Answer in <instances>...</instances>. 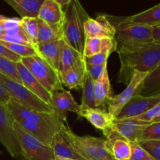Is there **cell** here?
<instances>
[{
  "label": "cell",
  "mask_w": 160,
  "mask_h": 160,
  "mask_svg": "<svg viewBox=\"0 0 160 160\" xmlns=\"http://www.w3.org/2000/svg\"><path fill=\"white\" fill-rule=\"evenodd\" d=\"M86 73L85 62L84 57L78 61L73 67L60 75L62 85L70 89H77L81 88Z\"/></svg>",
  "instance_id": "obj_21"
},
{
  "label": "cell",
  "mask_w": 160,
  "mask_h": 160,
  "mask_svg": "<svg viewBox=\"0 0 160 160\" xmlns=\"http://www.w3.org/2000/svg\"><path fill=\"white\" fill-rule=\"evenodd\" d=\"M0 43L4 45L6 48H7L9 51L15 53V54L20 56L21 58L29 57V56H39L37 49L34 48V47L20 45V44L9 43V42H3V41H0Z\"/></svg>",
  "instance_id": "obj_32"
},
{
  "label": "cell",
  "mask_w": 160,
  "mask_h": 160,
  "mask_svg": "<svg viewBox=\"0 0 160 160\" xmlns=\"http://www.w3.org/2000/svg\"><path fill=\"white\" fill-rule=\"evenodd\" d=\"M160 140V121L152 123L145 128L142 141Z\"/></svg>",
  "instance_id": "obj_36"
},
{
  "label": "cell",
  "mask_w": 160,
  "mask_h": 160,
  "mask_svg": "<svg viewBox=\"0 0 160 160\" xmlns=\"http://www.w3.org/2000/svg\"><path fill=\"white\" fill-rule=\"evenodd\" d=\"M53 108L64 120L67 118V112H72L78 115L81 110L80 105L69 91L62 89L57 91L52 95Z\"/></svg>",
  "instance_id": "obj_18"
},
{
  "label": "cell",
  "mask_w": 160,
  "mask_h": 160,
  "mask_svg": "<svg viewBox=\"0 0 160 160\" xmlns=\"http://www.w3.org/2000/svg\"><path fill=\"white\" fill-rule=\"evenodd\" d=\"M55 1L59 3L62 7H63V6H67L72 0H55Z\"/></svg>",
  "instance_id": "obj_44"
},
{
  "label": "cell",
  "mask_w": 160,
  "mask_h": 160,
  "mask_svg": "<svg viewBox=\"0 0 160 160\" xmlns=\"http://www.w3.org/2000/svg\"><path fill=\"white\" fill-rule=\"evenodd\" d=\"M82 88V100L80 105L81 109L86 108H97L95 104V81L88 74L87 71L85 73Z\"/></svg>",
  "instance_id": "obj_28"
},
{
  "label": "cell",
  "mask_w": 160,
  "mask_h": 160,
  "mask_svg": "<svg viewBox=\"0 0 160 160\" xmlns=\"http://www.w3.org/2000/svg\"><path fill=\"white\" fill-rule=\"evenodd\" d=\"M148 73L134 71L126 88L120 94L114 95L108 104V112L117 117L126 103L134 95L139 94L142 84L148 76Z\"/></svg>",
  "instance_id": "obj_10"
},
{
  "label": "cell",
  "mask_w": 160,
  "mask_h": 160,
  "mask_svg": "<svg viewBox=\"0 0 160 160\" xmlns=\"http://www.w3.org/2000/svg\"><path fill=\"white\" fill-rule=\"evenodd\" d=\"M139 145L155 159L160 160V140L143 141L141 142Z\"/></svg>",
  "instance_id": "obj_35"
},
{
  "label": "cell",
  "mask_w": 160,
  "mask_h": 160,
  "mask_svg": "<svg viewBox=\"0 0 160 160\" xmlns=\"http://www.w3.org/2000/svg\"><path fill=\"white\" fill-rule=\"evenodd\" d=\"M21 28L34 48L38 45V20L37 17H23L20 18Z\"/></svg>",
  "instance_id": "obj_30"
},
{
  "label": "cell",
  "mask_w": 160,
  "mask_h": 160,
  "mask_svg": "<svg viewBox=\"0 0 160 160\" xmlns=\"http://www.w3.org/2000/svg\"><path fill=\"white\" fill-rule=\"evenodd\" d=\"M11 99L12 98L10 95L3 88V86L0 84V102L2 103L3 105H6Z\"/></svg>",
  "instance_id": "obj_42"
},
{
  "label": "cell",
  "mask_w": 160,
  "mask_h": 160,
  "mask_svg": "<svg viewBox=\"0 0 160 160\" xmlns=\"http://www.w3.org/2000/svg\"><path fill=\"white\" fill-rule=\"evenodd\" d=\"M139 95L143 96H160V64L148 73L142 84Z\"/></svg>",
  "instance_id": "obj_27"
},
{
  "label": "cell",
  "mask_w": 160,
  "mask_h": 160,
  "mask_svg": "<svg viewBox=\"0 0 160 160\" xmlns=\"http://www.w3.org/2000/svg\"><path fill=\"white\" fill-rule=\"evenodd\" d=\"M160 116V102L155 105L152 108L148 109L147 112L138 117H133L136 120H142L144 122H148V123H153L156 120V118H158Z\"/></svg>",
  "instance_id": "obj_38"
},
{
  "label": "cell",
  "mask_w": 160,
  "mask_h": 160,
  "mask_svg": "<svg viewBox=\"0 0 160 160\" xmlns=\"http://www.w3.org/2000/svg\"><path fill=\"white\" fill-rule=\"evenodd\" d=\"M89 17L79 0H72L64 9L62 40L82 55L85 40L84 24Z\"/></svg>",
  "instance_id": "obj_4"
},
{
  "label": "cell",
  "mask_w": 160,
  "mask_h": 160,
  "mask_svg": "<svg viewBox=\"0 0 160 160\" xmlns=\"http://www.w3.org/2000/svg\"><path fill=\"white\" fill-rule=\"evenodd\" d=\"M105 147L115 160H130L131 156V144L120 135L116 130L112 129L106 136Z\"/></svg>",
  "instance_id": "obj_15"
},
{
  "label": "cell",
  "mask_w": 160,
  "mask_h": 160,
  "mask_svg": "<svg viewBox=\"0 0 160 160\" xmlns=\"http://www.w3.org/2000/svg\"><path fill=\"white\" fill-rule=\"evenodd\" d=\"M152 28L153 42H160V23L152 26Z\"/></svg>",
  "instance_id": "obj_43"
},
{
  "label": "cell",
  "mask_w": 160,
  "mask_h": 160,
  "mask_svg": "<svg viewBox=\"0 0 160 160\" xmlns=\"http://www.w3.org/2000/svg\"><path fill=\"white\" fill-rule=\"evenodd\" d=\"M159 102L160 96H143L138 94L126 103L116 119L123 120L138 117L152 108Z\"/></svg>",
  "instance_id": "obj_11"
},
{
  "label": "cell",
  "mask_w": 160,
  "mask_h": 160,
  "mask_svg": "<svg viewBox=\"0 0 160 160\" xmlns=\"http://www.w3.org/2000/svg\"><path fill=\"white\" fill-rule=\"evenodd\" d=\"M84 160H88V159H84Z\"/></svg>",
  "instance_id": "obj_49"
},
{
  "label": "cell",
  "mask_w": 160,
  "mask_h": 160,
  "mask_svg": "<svg viewBox=\"0 0 160 160\" xmlns=\"http://www.w3.org/2000/svg\"><path fill=\"white\" fill-rule=\"evenodd\" d=\"M13 128L17 134L21 151V160H54L52 149L48 145L27 132L20 124L13 121Z\"/></svg>",
  "instance_id": "obj_7"
},
{
  "label": "cell",
  "mask_w": 160,
  "mask_h": 160,
  "mask_svg": "<svg viewBox=\"0 0 160 160\" xmlns=\"http://www.w3.org/2000/svg\"><path fill=\"white\" fill-rule=\"evenodd\" d=\"M37 18L49 24H62L64 10L55 0H45L39 9Z\"/></svg>",
  "instance_id": "obj_20"
},
{
  "label": "cell",
  "mask_w": 160,
  "mask_h": 160,
  "mask_svg": "<svg viewBox=\"0 0 160 160\" xmlns=\"http://www.w3.org/2000/svg\"><path fill=\"white\" fill-rule=\"evenodd\" d=\"M20 62L51 95L57 91L64 89L59 73L41 56H33L21 58Z\"/></svg>",
  "instance_id": "obj_5"
},
{
  "label": "cell",
  "mask_w": 160,
  "mask_h": 160,
  "mask_svg": "<svg viewBox=\"0 0 160 160\" xmlns=\"http://www.w3.org/2000/svg\"><path fill=\"white\" fill-rule=\"evenodd\" d=\"M95 94L97 108H100L106 104L108 105L113 97L107 69L98 79L95 81Z\"/></svg>",
  "instance_id": "obj_23"
},
{
  "label": "cell",
  "mask_w": 160,
  "mask_h": 160,
  "mask_svg": "<svg viewBox=\"0 0 160 160\" xmlns=\"http://www.w3.org/2000/svg\"><path fill=\"white\" fill-rule=\"evenodd\" d=\"M0 143L12 158L21 160V151L13 128V120L6 105L0 102Z\"/></svg>",
  "instance_id": "obj_9"
},
{
  "label": "cell",
  "mask_w": 160,
  "mask_h": 160,
  "mask_svg": "<svg viewBox=\"0 0 160 160\" xmlns=\"http://www.w3.org/2000/svg\"><path fill=\"white\" fill-rule=\"evenodd\" d=\"M0 73L22 84L21 79L16 67V62L2 56H0Z\"/></svg>",
  "instance_id": "obj_31"
},
{
  "label": "cell",
  "mask_w": 160,
  "mask_h": 160,
  "mask_svg": "<svg viewBox=\"0 0 160 160\" xmlns=\"http://www.w3.org/2000/svg\"><path fill=\"white\" fill-rule=\"evenodd\" d=\"M4 34V29L2 28V25L1 22H0V37L2 36Z\"/></svg>",
  "instance_id": "obj_46"
},
{
  "label": "cell",
  "mask_w": 160,
  "mask_h": 160,
  "mask_svg": "<svg viewBox=\"0 0 160 160\" xmlns=\"http://www.w3.org/2000/svg\"><path fill=\"white\" fill-rule=\"evenodd\" d=\"M110 54L106 52H100L90 57H84V62L87 65H100L107 63V60Z\"/></svg>",
  "instance_id": "obj_39"
},
{
  "label": "cell",
  "mask_w": 160,
  "mask_h": 160,
  "mask_svg": "<svg viewBox=\"0 0 160 160\" xmlns=\"http://www.w3.org/2000/svg\"><path fill=\"white\" fill-rule=\"evenodd\" d=\"M84 37H106L114 38L115 29L106 14H99L95 18L89 17L84 24Z\"/></svg>",
  "instance_id": "obj_16"
},
{
  "label": "cell",
  "mask_w": 160,
  "mask_h": 160,
  "mask_svg": "<svg viewBox=\"0 0 160 160\" xmlns=\"http://www.w3.org/2000/svg\"><path fill=\"white\" fill-rule=\"evenodd\" d=\"M83 57L84 56L80 53L78 50L70 46L64 40H62L59 67V77Z\"/></svg>",
  "instance_id": "obj_26"
},
{
  "label": "cell",
  "mask_w": 160,
  "mask_h": 160,
  "mask_svg": "<svg viewBox=\"0 0 160 160\" xmlns=\"http://www.w3.org/2000/svg\"><path fill=\"white\" fill-rule=\"evenodd\" d=\"M66 127L64 125L60 131H58L52 140L50 148L52 149L55 157H62L76 160H84L79 153L75 149L74 146L66 133Z\"/></svg>",
  "instance_id": "obj_17"
},
{
  "label": "cell",
  "mask_w": 160,
  "mask_h": 160,
  "mask_svg": "<svg viewBox=\"0 0 160 160\" xmlns=\"http://www.w3.org/2000/svg\"><path fill=\"white\" fill-rule=\"evenodd\" d=\"M2 151H1V150H0V156H1V155H2Z\"/></svg>",
  "instance_id": "obj_48"
},
{
  "label": "cell",
  "mask_w": 160,
  "mask_h": 160,
  "mask_svg": "<svg viewBox=\"0 0 160 160\" xmlns=\"http://www.w3.org/2000/svg\"><path fill=\"white\" fill-rule=\"evenodd\" d=\"M85 67L86 71L92 77V79L94 81H96L102 76L103 72L107 69V63L100 64V65H87L85 63Z\"/></svg>",
  "instance_id": "obj_40"
},
{
  "label": "cell",
  "mask_w": 160,
  "mask_h": 160,
  "mask_svg": "<svg viewBox=\"0 0 160 160\" xmlns=\"http://www.w3.org/2000/svg\"><path fill=\"white\" fill-rule=\"evenodd\" d=\"M117 43L114 38L106 37L85 38L83 56L90 57L100 52H106L111 54L116 52Z\"/></svg>",
  "instance_id": "obj_19"
},
{
  "label": "cell",
  "mask_w": 160,
  "mask_h": 160,
  "mask_svg": "<svg viewBox=\"0 0 160 160\" xmlns=\"http://www.w3.org/2000/svg\"><path fill=\"white\" fill-rule=\"evenodd\" d=\"M116 52L120 61L119 83L128 84L134 71L149 73L160 64V42L121 47Z\"/></svg>",
  "instance_id": "obj_2"
},
{
  "label": "cell",
  "mask_w": 160,
  "mask_h": 160,
  "mask_svg": "<svg viewBox=\"0 0 160 160\" xmlns=\"http://www.w3.org/2000/svg\"><path fill=\"white\" fill-rule=\"evenodd\" d=\"M62 40L38 45L36 48L39 56H41L58 73H59Z\"/></svg>",
  "instance_id": "obj_22"
},
{
  "label": "cell",
  "mask_w": 160,
  "mask_h": 160,
  "mask_svg": "<svg viewBox=\"0 0 160 160\" xmlns=\"http://www.w3.org/2000/svg\"><path fill=\"white\" fill-rule=\"evenodd\" d=\"M78 117L85 118L92 126L102 131L105 136L112 129L116 117L101 108H86L80 110Z\"/></svg>",
  "instance_id": "obj_14"
},
{
  "label": "cell",
  "mask_w": 160,
  "mask_h": 160,
  "mask_svg": "<svg viewBox=\"0 0 160 160\" xmlns=\"http://www.w3.org/2000/svg\"><path fill=\"white\" fill-rule=\"evenodd\" d=\"M0 41L9 42V43L20 44V45L34 47L32 45V44H31V41L29 40L28 36H27L26 34L24 33V31H23V29H22L20 32L17 33V34H12V35H6V34H3L2 36L0 37Z\"/></svg>",
  "instance_id": "obj_34"
},
{
  "label": "cell",
  "mask_w": 160,
  "mask_h": 160,
  "mask_svg": "<svg viewBox=\"0 0 160 160\" xmlns=\"http://www.w3.org/2000/svg\"><path fill=\"white\" fill-rule=\"evenodd\" d=\"M54 160H76L73 159H68V158H62V157H58V156H56L55 157Z\"/></svg>",
  "instance_id": "obj_45"
},
{
  "label": "cell",
  "mask_w": 160,
  "mask_h": 160,
  "mask_svg": "<svg viewBox=\"0 0 160 160\" xmlns=\"http://www.w3.org/2000/svg\"><path fill=\"white\" fill-rule=\"evenodd\" d=\"M106 17L115 29L114 39L117 43V49L121 47L153 42L151 26L134 23L128 17H115L107 14Z\"/></svg>",
  "instance_id": "obj_3"
},
{
  "label": "cell",
  "mask_w": 160,
  "mask_h": 160,
  "mask_svg": "<svg viewBox=\"0 0 160 160\" xmlns=\"http://www.w3.org/2000/svg\"><path fill=\"white\" fill-rule=\"evenodd\" d=\"M131 156L130 160H156L139 144H131Z\"/></svg>",
  "instance_id": "obj_37"
},
{
  "label": "cell",
  "mask_w": 160,
  "mask_h": 160,
  "mask_svg": "<svg viewBox=\"0 0 160 160\" xmlns=\"http://www.w3.org/2000/svg\"><path fill=\"white\" fill-rule=\"evenodd\" d=\"M131 21L142 24L155 26L160 23V3L135 15L128 17Z\"/></svg>",
  "instance_id": "obj_29"
},
{
  "label": "cell",
  "mask_w": 160,
  "mask_h": 160,
  "mask_svg": "<svg viewBox=\"0 0 160 160\" xmlns=\"http://www.w3.org/2000/svg\"><path fill=\"white\" fill-rule=\"evenodd\" d=\"M38 20V45L56 42L63 38L62 24H49Z\"/></svg>",
  "instance_id": "obj_24"
},
{
  "label": "cell",
  "mask_w": 160,
  "mask_h": 160,
  "mask_svg": "<svg viewBox=\"0 0 160 160\" xmlns=\"http://www.w3.org/2000/svg\"><path fill=\"white\" fill-rule=\"evenodd\" d=\"M16 67L21 79L22 84L45 104L53 108L52 95L43 87L42 84L33 76L21 62H16ZM54 109V108H53Z\"/></svg>",
  "instance_id": "obj_13"
},
{
  "label": "cell",
  "mask_w": 160,
  "mask_h": 160,
  "mask_svg": "<svg viewBox=\"0 0 160 160\" xmlns=\"http://www.w3.org/2000/svg\"><path fill=\"white\" fill-rule=\"evenodd\" d=\"M0 84L3 86L12 99L17 101L23 106L42 112H56L52 107L41 101L23 84L10 79L2 73H0Z\"/></svg>",
  "instance_id": "obj_8"
},
{
  "label": "cell",
  "mask_w": 160,
  "mask_h": 160,
  "mask_svg": "<svg viewBox=\"0 0 160 160\" xmlns=\"http://www.w3.org/2000/svg\"><path fill=\"white\" fill-rule=\"evenodd\" d=\"M151 123L134 118L123 120L116 119L112 129L116 130L131 144H139L142 141V136L145 128Z\"/></svg>",
  "instance_id": "obj_12"
},
{
  "label": "cell",
  "mask_w": 160,
  "mask_h": 160,
  "mask_svg": "<svg viewBox=\"0 0 160 160\" xmlns=\"http://www.w3.org/2000/svg\"><path fill=\"white\" fill-rule=\"evenodd\" d=\"M6 106L13 121L49 147L55 134L65 125L66 120L56 112L34 110L12 98Z\"/></svg>",
  "instance_id": "obj_1"
},
{
  "label": "cell",
  "mask_w": 160,
  "mask_h": 160,
  "mask_svg": "<svg viewBox=\"0 0 160 160\" xmlns=\"http://www.w3.org/2000/svg\"><path fill=\"white\" fill-rule=\"evenodd\" d=\"M14 10L23 17H38L39 9L45 0H4Z\"/></svg>",
  "instance_id": "obj_25"
},
{
  "label": "cell",
  "mask_w": 160,
  "mask_h": 160,
  "mask_svg": "<svg viewBox=\"0 0 160 160\" xmlns=\"http://www.w3.org/2000/svg\"><path fill=\"white\" fill-rule=\"evenodd\" d=\"M0 22L4 29V34H6V35L17 34L22 30L20 19L19 18H16V17L9 18V17L0 15Z\"/></svg>",
  "instance_id": "obj_33"
},
{
  "label": "cell",
  "mask_w": 160,
  "mask_h": 160,
  "mask_svg": "<svg viewBox=\"0 0 160 160\" xmlns=\"http://www.w3.org/2000/svg\"><path fill=\"white\" fill-rule=\"evenodd\" d=\"M0 56H4V57L7 58V59H10V60L13 61L15 62H20L21 60V57L20 56H17V54L9 51L7 48H6L1 43H0Z\"/></svg>",
  "instance_id": "obj_41"
},
{
  "label": "cell",
  "mask_w": 160,
  "mask_h": 160,
  "mask_svg": "<svg viewBox=\"0 0 160 160\" xmlns=\"http://www.w3.org/2000/svg\"><path fill=\"white\" fill-rule=\"evenodd\" d=\"M159 121H160V116H159V117H158V118L156 119V120H155V121L153 122V123H155V122H159Z\"/></svg>",
  "instance_id": "obj_47"
},
{
  "label": "cell",
  "mask_w": 160,
  "mask_h": 160,
  "mask_svg": "<svg viewBox=\"0 0 160 160\" xmlns=\"http://www.w3.org/2000/svg\"><path fill=\"white\" fill-rule=\"evenodd\" d=\"M66 133L80 156L88 160H115L105 147L106 140L92 136H79L66 127Z\"/></svg>",
  "instance_id": "obj_6"
}]
</instances>
